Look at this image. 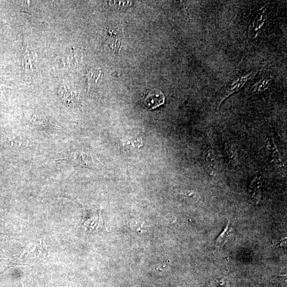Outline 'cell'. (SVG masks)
Here are the masks:
<instances>
[{"label": "cell", "mask_w": 287, "mask_h": 287, "mask_svg": "<svg viewBox=\"0 0 287 287\" xmlns=\"http://www.w3.org/2000/svg\"><path fill=\"white\" fill-rule=\"evenodd\" d=\"M266 148L272 161L276 165V168L282 173L286 174V167L283 161L280 153L274 142L273 138L267 139Z\"/></svg>", "instance_id": "cell-1"}, {"label": "cell", "mask_w": 287, "mask_h": 287, "mask_svg": "<svg viewBox=\"0 0 287 287\" xmlns=\"http://www.w3.org/2000/svg\"><path fill=\"white\" fill-rule=\"evenodd\" d=\"M267 14L265 9L259 12L249 27L248 35L251 39L258 37L264 30L267 21Z\"/></svg>", "instance_id": "cell-2"}, {"label": "cell", "mask_w": 287, "mask_h": 287, "mask_svg": "<svg viewBox=\"0 0 287 287\" xmlns=\"http://www.w3.org/2000/svg\"><path fill=\"white\" fill-rule=\"evenodd\" d=\"M257 72H253L250 73L245 75V76L241 77L237 80L234 81L231 84H230L227 88H226L225 93L223 97L221 99L219 106H220L221 103L229 96L238 91L241 88H242L246 83L253 78L256 74Z\"/></svg>", "instance_id": "cell-3"}, {"label": "cell", "mask_w": 287, "mask_h": 287, "mask_svg": "<svg viewBox=\"0 0 287 287\" xmlns=\"http://www.w3.org/2000/svg\"><path fill=\"white\" fill-rule=\"evenodd\" d=\"M145 106L154 110L165 103V96L160 90H154L149 92L143 101Z\"/></svg>", "instance_id": "cell-4"}, {"label": "cell", "mask_w": 287, "mask_h": 287, "mask_svg": "<svg viewBox=\"0 0 287 287\" xmlns=\"http://www.w3.org/2000/svg\"><path fill=\"white\" fill-rule=\"evenodd\" d=\"M22 62H23V67L26 72H33L35 71L37 62V54L35 51L27 48L24 55Z\"/></svg>", "instance_id": "cell-5"}, {"label": "cell", "mask_w": 287, "mask_h": 287, "mask_svg": "<svg viewBox=\"0 0 287 287\" xmlns=\"http://www.w3.org/2000/svg\"><path fill=\"white\" fill-rule=\"evenodd\" d=\"M225 150L230 164L233 167H236L238 164V153L235 144L231 142H226L225 144Z\"/></svg>", "instance_id": "cell-6"}, {"label": "cell", "mask_w": 287, "mask_h": 287, "mask_svg": "<svg viewBox=\"0 0 287 287\" xmlns=\"http://www.w3.org/2000/svg\"><path fill=\"white\" fill-rule=\"evenodd\" d=\"M205 155L206 163L209 172L212 175L216 174L217 167L214 150L211 148L208 149Z\"/></svg>", "instance_id": "cell-7"}, {"label": "cell", "mask_w": 287, "mask_h": 287, "mask_svg": "<svg viewBox=\"0 0 287 287\" xmlns=\"http://www.w3.org/2000/svg\"><path fill=\"white\" fill-rule=\"evenodd\" d=\"M271 79L269 77L263 78L257 81L252 86L251 92L256 94L265 91L271 85Z\"/></svg>", "instance_id": "cell-8"}, {"label": "cell", "mask_w": 287, "mask_h": 287, "mask_svg": "<svg viewBox=\"0 0 287 287\" xmlns=\"http://www.w3.org/2000/svg\"><path fill=\"white\" fill-rule=\"evenodd\" d=\"M231 232V229L229 226V222L226 224L223 231L219 235L215 241V246H222L225 244L226 241L230 237Z\"/></svg>", "instance_id": "cell-9"}, {"label": "cell", "mask_w": 287, "mask_h": 287, "mask_svg": "<svg viewBox=\"0 0 287 287\" xmlns=\"http://www.w3.org/2000/svg\"><path fill=\"white\" fill-rule=\"evenodd\" d=\"M101 75V71L99 69L91 70L87 73L86 76L88 78V84L89 87L97 84Z\"/></svg>", "instance_id": "cell-10"}, {"label": "cell", "mask_w": 287, "mask_h": 287, "mask_svg": "<svg viewBox=\"0 0 287 287\" xmlns=\"http://www.w3.org/2000/svg\"><path fill=\"white\" fill-rule=\"evenodd\" d=\"M165 264H163V263H160L159 264H156L155 266L153 267V269L156 271H164V268H165Z\"/></svg>", "instance_id": "cell-11"}]
</instances>
